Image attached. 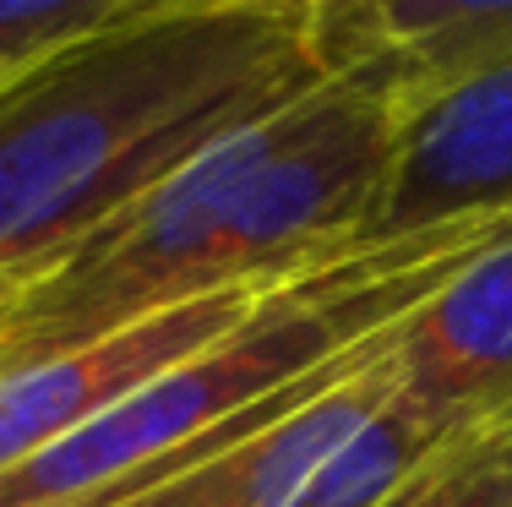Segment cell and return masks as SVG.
<instances>
[{
  "label": "cell",
  "mask_w": 512,
  "mask_h": 507,
  "mask_svg": "<svg viewBox=\"0 0 512 507\" xmlns=\"http://www.w3.org/2000/svg\"><path fill=\"white\" fill-rule=\"evenodd\" d=\"M311 0H191L0 71V279H28L202 148L322 88Z\"/></svg>",
  "instance_id": "cell-1"
},
{
  "label": "cell",
  "mask_w": 512,
  "mask_h": 507,
  "mask_svg": "<svg viewBox=\"0 0 512 507\" xmlns=\"http://www.w3.org/2000/svg\"><path fill=\"white\" fill-rule=\"evenodd\" d=\"M393 137V93L327 77L202 148L82 246L17 284L0 311V371L365 240Z\"/></svg>",
  "instance_id": "cell-2"
},
{
  "label": "cell",
  "mask_w": 512,
  "mask_h": 507,
  "mask_svg": "<svg viewBox=\"0 0 512 507\" xmlns=\"http://www.w3.org/2000/svg\"><path fill=\"white\" fill-rule=\"evenodd\" d=\"M512 235L507 213L414 235L349 240L284 273L262 300L186 360L120 398L66 442L0 475V507H126L169 475L218 458L306 398L360 377L398 328Z\"/></svg>",
  "instance_id": "cell-3"
},
{
  "label": "cell",
  "mask_w": 512,
  "mask_h": 507,
  "mask_svg": "<svg viewBox=\"0 0 512 507\" xmlns=\"http://www.w3.org/2000/svg\"><path fill=\"white\" fill-rule=\"evenodd\" d=\"M512 208V44L398 99V137L365 240Z\"/></svg>",
  "instance_id": "cell-4"
},
{
  "label": "cell",
  "mask_w": 512,
  "mask_h": 507,
  "mask_svg": "<svg viewBox=\"0 0 512 507\" xmlns=\"http://www.w3.org/2000/svg\"><path fill=\"white\" fill-rule=\"evenodd\" d=\"M278 279H284V273L213 289V295H202V300L153 311V317L126 322V328L88 338V344H77V349H60V355H44V360H33V366L0 371V475L28 464V458H39L44 448H55V442H66L71 431L99 420L104 409H115L120 398H131L137 388H148L153 377H164V371L175 366V360H186L191 349L213 344V338L224 328H235Z\"/></svg>",
  "instance_id": "cell-5"
},
{
  "label": "cell",
  "mask_w": 512,
  "mask_h": 507,
  "mask_svg": "<svg viewBox=\"0 0 512 507\" xmlns=\"http://www.w3.org/2000/svg\"><path fill=\"white\" fill-rule=\"evenodd\" d=\"M393 388L447 437L512 404V235L398 328Z\"/></svg>",
  "instance_id": "cell-6"
},
{
  "label": "cell",
  "mask_w": 512,
  "mask_h": 507,
  "mask_svg": "<svg viewBox=\"0 0 512 507\" xmlns=\"http://www.w3.org/2000/svg\"><path fill=\"white\" fill-rule=\"evenodd\" d=\"M327 77L414 99L512 44V0H311Z\"/></svg>",
  "instance_id": "cell-7"
},
{
  "label": "cell",
  "mask_w": 512,
  "mask_h": 507,
  "mask_svg": "<svg viewBox=\"0 0 512 507\" xmlns=\"http://www.w3.org/2000/svg\"><path fill=\"white\" fill-rule=\"evenodd\" d=\"M387 398H393V349L360 377L306 398L273 426L251 431L246 442L224 448L218 458L169 475L164 486H153L148 497L126 507H289L295 491L311 480V469L344 437H355Z\"/></svg>",
  "instance_id": "cell-8"
},
{
  "label": "cell",
  "mask_w": 512,
  "mask_h": 507,
  "mask_svg": "<svg viewBox=\"0 0 512 507\" xmlns=\"http://www.w3.org/2000/svg\"><path fill=\"white\" fill-rule=\"evenodd\" d=\"M442 437L447 431L420 420L393 388V398L365 420L355 437H344L311 469V480L295 491L289 507H382L425 464V453Z\"/></svg>",
  "instance_id": "cell-9"
},
{
  "label": "cell",
  "mask_w": 512,
  "mask_h": 507,
  "mask_svg": "<svg viewBox=\"0 0 512 507\" xmlns=\"http://www.w3.org/2000/svg\"><path fill=\"white\" fill-rule=\"evenodd\" d=\"M382 507H512V404L442 437Z\"/></svg>",
  "instance_id": "cell-10"
},
{
  "label": "cell",
  "mask_w": 512,
  "mask_h": 507,
  "mask_svg": "<svg viewBox=\"0 0 512 507\" xmlns=\"http://www.w3.org/2000/svg\"><path fill=\"white\" fill-rule=\"evenodd\" d=\"M164 6H191V0H0V71L50 55L71 39H88L120 17H148Z\"/></svg>",
  "instance_id": "cell-11"
},
{
  "label": "cell",
  "mask_w": 512,
  "mask_h": 507,
  "mask_svg": "<svg viewBox=\"0 0 512 507\" xmlns=\"http://www.w3.org/2000/svg\"><path fill=\"white\" fill-rule=\"evenodd\" d=\"M17 284H22V279H0V311L11 306V295H17Z\"/></svg>",
  "instance_id": "cell-12"
}]
</instances>
